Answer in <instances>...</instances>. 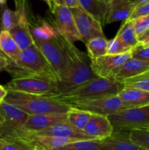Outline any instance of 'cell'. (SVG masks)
<instances>
[{
	"mask_svg": "<svg viewBox=\"0 0 149 150\" xmlns=\"http://www.w3.org/2000/svg\"><path fill=\"white\" fill-rule=\"evenodd\" d=\"M61 45L67 64V75L63 81L58 83L59 95H64L81 86L89 81L99 78L91 67V59L86 53L79 50L74 43L59 34L56 36Z\"/></svg>",
	"mask_w": 149,
	"mask_h": 150,
	"instance_id": "obj_1",
	"label": "cell"
},
{
	"mask_svg": "<svg viewBox=\"0 0 149 150\" xmlns=\"http://www.w3.org/2000/svg\"><path fill=\"white\" fill-rule=\"evenodd\" d=\"M6 71L12 79L37 78L58 82L57 74L34 43L23 50L15 62L9 59Z\"/></svg>",
	"mask_w": 149,
	"mask_h": 150,
	"instance_id": "obj_2",
	"label": "cell"
},
{
	"mask_svg": "<svg viewBox=\"0 0 149 150\" xmlns=\"http://www.w3.org/2000/svg\"><path fill=\"white\" fill-rule=\"evenodd\" d=\"M4 102L30 115L48 113H67L70 107L51 98L7 90Z\"/></svg>",
	"mask_w": 149,
	"mask_h": 150,
	"instance_id": "obj_3",
	"label": "cell"
},
{
	"mask_svg": "<svg viewBox=\"0 0 149 150\" xmlns=\"http://www.w3.org/2000/svg\"><path fill=\"white\" fill-rule=\"evenodd\" d=\"M123 88L124 85L119 82L102 78H96L89 81L67 93L51 97V98L60 103L94 99L108 95H117Z\"/></svg>",
	"mask_w": 149,
	"mask_h": 150,
	"instance_id": "obj_4",
	"label": "cell"
},
{
	"mask_svg": "<svg viewBox=\"0 0 149 150\" xmlns=\"http://www.w3.org/2000/svg\"><path fill=\"white\" fill-rule=\"evenodd\" d=\"M114 130H137L149 127V105L129 108L108 116Z\"/></svg>",
	"mask_w": 149,
	"mask_h": 150,
	"instance_id": "obj_5",
	"label": "cell"
},
{
	"mask_svg": "<svg viewBox=\"0 0 149 150\" xmlns=\"http://www.w3.org/2000/svg\"><path fill=\"white\" fill-rule=\"evenodd\" d=\"M71 108L87 111L92 114L109 116L127 109L118 95H108L94 99L63 103Z\"/></svg>",
	"mask_w": 149,
	"mask_h": 150,
	"instance_id": "obj_6",
	"label": "cell"
},
{
	"mask_svg": "<svg viewBox=\"0 0 149 150\" xmlns=\"http://www.w3.org/2000/svg\"><path fill=\"white\" fill-rule=\"evenodd\" d=\"M4 87L7 90L24 92L47 98L59 95L58 82L49 79L37 78L12 79Z\"/></svg>",
	"mask_w": 149,
	"mask_h": 150,
	"instance_id": "obj_7",
	"label": "cell"
},
{
	"mask_svg": "<svg viewBox=\"0 0 149 150\" xmlns=\"http://www.w3.org/2000/svg\"><path fill=\"white\" fill-rule=\"evenodd\" d=\"M33 40L35 45L40 50L57 74L58 83L63 81L67 75V58L56 37L48 40Z\"/></svg>",
	"mask_w": 149,
	"mask_h": 150,
	"instance_id": "obj_8",
	"label": "cell"
},
{
	"mask_svg": "<svg viewBox=\"0 0 149 150\" xmlns=\"http://www.w3.org/2000/svg\"><path fill=\"white\" fill-rule=\"evenodd\" d=\"M8 136L16 139L32 150H52L77 141L65 138L37 135L20 130H16Z\"/></svg>",
	"mask_w": 149,
	"mask_h": 150,
	"instance_id": "obj_9",
	"label": "cell"
},
{
	"mask_svg": "<svg viewBox=\"0 0 149 150\" xmlns=\"http://www.w3.org/2000/svg\"><path fill=\"white\" fill-rule=\"evenodd\" d=\"M80 39L85 45L91 39L105 38L100 22L81 8L71 9Z\"/></svg>",
	"mask_w": 149,
	"mask_h": 150,
	"instance_id": "obj_10",
	"label": "cell"
},
{
	"mask_svg": "<svg viewBox=\"0 0 149 150\" xmlns=\"http://www.w3.org/2000/svg\"><path fill=\"white\" fill-rule=\"evenodd\" d=\"M131 58V51L118 55H107L91 59V67L97 77L112 80L123 64Z\"/></svg>",
	"mask_w": 149,
	"mask_h": 150,
	"instance_id": "obj_11",
	"label": "cell"
},
{
	"mask_svg": "<svg viewBox=\"0 0 149 150\" xmlns=\"http://www.w3.org/2000/svg\"><path fill=\"white\" fill-rule=\"evenodd\" d=\"M53 14L55 16V24L60 35L72 43L81 41L71 9L56 5Z\"/></svg>",
	"mask_w": 149,
	"mask_h": 150,
	"instance_id": "obj_12",
	"label": "cell"
},
{
	"mask_svg": "<svg viewBox=\"0 0 149 150\" xmlns=\"http://www.w3.org/2000/svg\"><path fill=\"white\" fill-rule=\"evenodd\" d=\"M0 110L4 117V122L0 127V136H8L22 128L29 115L16 107L3 102L0 104Z\"/></svg>",
	"mask_w": 149,
	"mask_h": 150,
	"instance_id": "obj_13",
	"label": "cell"
},
{
	"mask_svg": "<svg viewBox=\"0 0 149 150\" xmlns=\"http://www.w3.org/2000/svg\"><path fill=\"white\" fill-rule=\"evenodd\" d=\"M62 122H67V113L35 114L29 116L23 127L19 130L34 133Z\"/></svg>",
	"mask_w": 149,
	"mask_h": 150,
	"instance_id": "obj_14",
	"label": "cell"
},
{
	"mask_svg": "<svg viewBox=\"0 0 149 150\" xmlns=\"http://www.w3.org/2000/svg\"><path fill=\"white\" fill-rule=\"evenodd\" d=\"M129 132L127 130H114L110 136L101 140L97 150H143L131 142Z\"/></svg>",
	"mask_w": 149,
	"mask_h": 150,
	"instance_id": "obj_15",
	"label": "cell"
},
{
	"mask_svg": "<svg viewBox=\"0 0 149 150\" xmlns=\"http://www.w3.org/2000/svg\"><path fill=\"white\" fill-rule=\"evenodd\" d=\"M113 130L108 116L92 114L83 131L93 139L103 140L110 136Z\"/></svg>",
	"mask_w": 149,
	"mask_h": 150,
	"instance_id": "obj_16",
	"label": "cell"
},
{
	"mask_svg": "<svg viewBox=\"0 0 149 150\" xmlns=\"http://www.w3.org/2000/svg\"><path fill=\"white\" fill-rule=\"evenodd\" d=\"M30 133H32V132H30ZM33 133L37 135H42V136L65 138V139H74V140L77 141L96 140V139H93V138L89 136L83 131L74 128L67 122L59 123V124L55 125L45 129V130L34 132Z\"/></svg>",
	"mask_w": 149,
	"mask_h": 150,
	"instance_id": "obj_17",
	"label": "cell"
},
{
	"mask_svg": "<svg viewBox=\"0 0 149 150\" xmlns=\"http://www.w3.org/2000/svg\"><path fill=\"white\" fill-rule=\"evenodd\" d=\"M8 32L21 51L26 49L34 43L29 30V16L26 8L22 12L17 24Z\"/></svg>",
	"mask_w": 149,
	"mask_h": 150,
	"instance_id": "obj_18",
	"label": "cell"
},
{
	"mask_svg": "<svg viewBox=\"0 0 149 150\" xmlns=\"http://www.w3.org/2000/svg\"><path fill=\"white\" fill-rule=\"evenodd\" d=\"M148 71L149 62L131 58L123 64L112 80L122 83L125 81L137 77Z\"/></svg>",
	"mask_w": 149,
	"mask_h": 150,
	"instance_id": "obj_19",
	"label": "cell"
},
{
	"mask_svg": "<svg viewBox=\"0 0 149 150\" xmlns=\"http://www.w3.org/2000/svg\"><path fill=\"white\" fill-rule=\"evenodd\" d=\"M117 95L127 109L149 105V92L147 91L124 87Z\"/></svg>",
	"mask_w": 149,
	"mask_h": 150,
	"instance_id": "obj_20",
	"label": "cell"
},
{
	"mask_svg": "<svg viewBox=\"0 0 149 150\" xmlns=\"http://www.w3.org/2000/svg\"><path fill=\"white\" fill-rule=\"evenodd\" d=\"M134 9L132 0H110L105 24L127 20Z\"/></svg>",
	"mask_w": 149,
	"mask_h": 150,
	"instance_id": "obj_21",
	"label": "cell"
},
{
	"mask_svg": "<svg viewBox=\"0 0 149 150\" xmlns=\"http://www.w3.org/2000/svg\"><path fill=\"white\" fill-rule=\"evenodd\" d=\"M29 26L33 39L48 40L59 35L56 26L45 20L34 21L29 18Z\"/></svg>",
	"mask_w": 149,
	"mask_h": 150,
	"instance_id": "obj_22",
	"label": "cell"
},
{
	"mask_svg": "<svg viewBox=\"0 0 149 150\" xmlns=\"http://www.w3.org/2000/svg\"><path fill=\"white\" fill-rule=\"evenodd\" d=\"M80 8L93 16L100 22L102 25L105 24L109 3L102 0H78Z\"/></svg>",
	"mask_w": 149,
	"mask_h": 150,
	"instance_id": "obj_23",
	"label": "cell"
},
{
	"mask_svg": "<svg viewBox=\"0 0 149 150\" xmlns=\"http://www.w3.org/2000/svg\"><path fill=\"white\" fill-rule=\"evenodd\" d=\"M0 51L13 62H15L20 57L22 51L8 31L2 30L0 33Z\"/></svg>",
	"mask_w": 149,
	"mask_h": 150,
	"instance_id": "obj_24",
	"label": "cell"
},
{
	"mask_svg": "<svg viewBox=\"0 0 149 150\" xmlns=\"http://www.w3.org/2000/svg\"><path fill=\"white\" fill-rule=\"evenodd\" d=\"M115 37L131 49H133L139 43L138 38L136 35L132 21L128 19L124 21Z\"/></svg>",
	"mask_w": 149,
	"mask_h": 150,
	"instance_id": "obj_25",
	"label": "cell"
},
{
	"mask_svg": "<svg viewBox=\"0 0 149 150\" xmlns=\"http://www.w3.org/2000/svg\"><path fill=\"white\" fill-rule=\"evenodd\" d=\"M91 115L87 111L70 107L67 112V122L74 128L83 131Z\"/></svg>",
	"mask_w": 149,
	"mask_h": 150,
	"instance_id": "obj_26",
	"label": "cell"
},
{
	"mask_svg": "<svg viewBox=\"0 0 149 150\" xmlns=\"http://www.w3.org/2000/svg\"><path fill=\"white\" fill-rule=\"evenodd\" d=\"M108 40L106 38H96L89 40L86 44L88 56L91 59L107 55Z\"/></svg>",
	"mask_w": 149,
	"mask_h": 150,
	"instance_id": "obj_27",
	"label": "cell"
},
{
	"mask_svg": "<svg viewBox=\"0 0 149 150\" xmlns=\"http://www.w3.org/2000/svg\"><path fill=\"white\" fill-rule=\"evenodd\" d=\"M101 140L76 141L52 150H97Z\"/></svg>",
	"mask_w": 149,
	"mask_h": 150,
	"instance_id": "obj_28",
	"label": "cell"
},
{
	"mask_svg": "<svg viewBox=\"0 0 149 150\" xmlns=\"http://www.w3.org/2000/svg\"><path fill=\"white\" fill-rule=\"evenodd\" d=\"M131 142L143 150H149V130L137 129L129 132Z\"/></svg>",
	"mask_w": 149,
	"mask_h": 150,
	"instance_id": "obj_29",
	"label": "cell"
},
{
	"mask_svg": "<svg viewBox=\"0 0 149 150\" xmlns=\"http://www.w3.org/2000/svg\"><path fill=\"white\" fill-rule=\"evenodd\" d=\"M124 87L135 88L149 92V71L123 82Z\"/></svg>",
	"mask_w": 149,
	"mask_h": 150,
	"instance_id": "obj_30",
	"label": "cell"
},
{
	"mask_svg": "<svg viewBox=\"0 0 149 150\" xmlns=\"http://www.w3.org/2000/svg\"><path fill=\"white\" fill-rule=\"evenodd\" d=\"M0 150H32L15 138L0 136Z\"/></svg>",
	"mask_w": 149,
	"mask_h": 150,
	"instance_id": "obj_31",
	"label": "cell"
},
{
	"mask_svg": "<svg viewBox=\"0 0 149 150\" xmlns=\"http://www.w3.org/2000/svg\"><path fill=\"white\" fill-rule=\"evenodd\" d=\"M132 49L123 43L118 38L115 37L114 38L108 40V48H107V54L109 55H118L129 53Z\"/></svg>",
	"mask_w": 149,
	"mask_h": 150,
	"instance_id": "obj_32",
	"label": "cell"
},
{
	"mask_svg": "<svg viewBox=\"0 0 149 150\" xmlns=\"http://www.w3.org/2000/svg\"><path fill=\"white\" fill-rule=\"evenodd\" d=\"M132 22L137 38L141 36L149 29V15L137 18L132 20Z\"/></svg>",
	"mask_w": 149,
	"mask_h": 150,
	"instance_id": "obj_33",
	"label": "cell"
},
{
	"mask_svg": "<svg viewBox=\"0 0 149 150\" xmlns=\"http://www.w3.org/2000/svg\"><path fill=\"white\" fill-rule=\"evenodd\" d=\"M131 58L149 62V47L143 46L138 43L131 51Z\"/></svg>",
	"mask_w": 149,
	"mask_h": 150,
	"instance_id": "obj_34",
	"label": "cell"
},
{
	"mask_svg": "<svg viewBox=\"0 0 149 150\" xmlns=\"http://www.w3.org/2000/svg\"><path fill=\"white\" fill-rule=\"evenodd\" d=\"M149 15V1L144 3V4H140L134 7L132 13L129 18L128 20L132 21L137 18L140 17V16H148Z\"/></svg>",
	"mask_w": 149,
	"mask_h": 150,
	"instance_id": "obj_35",
	"label": "cell"
},
{
	"mask_svg": "<svg viewBox=\"0 0 149 150\" xmlns=\"http://www.w3.org/2000/svg\"><path fill=\"white\" fill-rule=\"evenodd\" d=\"M55 4L72 8H80L78 0H55Z\"/></svg>",
	"mask_w": 149,
	"mask_h": 150,
	"instance_id": "obj_36",
	"label": "cell"
},
{
	"mask_svg": "<svg viewBox=\"0 0 149 150\" xmlns=\"http://www.w3.org/2000/svg\"><path fill=\"white\" fill-rule=\"evenodd\" d=\"M9 59L3 54H0V72L5 70L8 65Z\"/></svg>",
	"mask_w": 149,
	"mask_h": 150,
	"instance_id": "obj_37",
	"label": "cell"
},
{
	"mask_svg": "<svg viewBox=\"0 0 149 150\" xmlns=\"http://www.w3.org/2000/svg\"><path fill=\"white\" fill-rule=\"evenodd\" d=\"M7 95V89L4 86L0 85V104L4 101Z\"/></svg>",
	"mask_w": 149,
	"mask_h": 150,
	"instance_id": "obj_38",
	"label": "cell"
},
{
	"mask_svg": "<svg viewBox=\"0 0 149 150\" xmlns=\"http://www.w3.org/2000/svg\"><path fill=\"white\" fill-rule=\"evenodd\" d=\"M148 1H149V0H132V3H133V6H134V7H136L137 6L140 5V4L148 2Z\"/></svg>",
	"mask_w": 149,
	"mask_h": 150,
	"instance_id": "obj_39",
	"label": "cell"
},
{
	"mask_svg": "<svg viewBox=\"0 0 149 150\" xmlns=\"http://www.w3.org/2000/svg\"><path fill=\"white\" fill-rule=\"evenodd\" d=\"M48 7H49L50 10L52 13H53L54 9H55V0H48Z\"/></svg>",
	"mask_w": 149,
	"mask_h": 150,
	"instance_id": "obj_40",
	"label": "cell"
},
{
	"mask_svg": "<svg viewBox=\"0 0 149 150\" xmlns=\"http://www.w3.org/2000/svg\"><path fill=\"white\" fill-rule=\"evenodd\" d=\"M139 43L141 44L142 45L145 47H149V36L147 38H144L143 40H142L141 41H139Z\"/></svg>",
	"mask_w": 149,
	"mask_h": 150,
	"instance_id": "obj_41",
	"label": "cell"
},
{
	"mask_svg": "<svg viewBox=\"0 0 149 150\" xmlns=\"http://www.w3.org/2000/svg\"><path fill=\"white\" fill-rule=\"evenodd\" d=\"M148 36H149V29H148V30L146 31V32H145L144 34H143V35H142L141 36L139 37V38H138V40L139 41H141L142 40H143V39H144V38H147V37H148Z\"/></svg>",
	"mask_w": 149,
	"mask_h": 150,
	"instance_id": "obj_42",
	"label": "cell"
},
{
	"mask_svg": "<svg viewBox=\"0 0 149 150\" xmlns=\"http://www.w3.org/2000/svg\"><path fill=\"white\" fill-rule=\"evenodd\" d=\"M7 7V6L6 4H0V21L1 19V16H2V13L4 12V10H5Z\"/></svg>",
	"mask_w": 149,
	"mask_h": 150,
	"instance_id": "obj_43",
	"label": "cell"
},
{
	"mask_svg": "<svg viewBox=\"0 0 149 150\" xmlns=\"http://www.w3.org/2000/svg\"><path fill=\"white\" fill-rule=\"evenodd\" d=\"M4 115H3L1 111L0 110V127H1V125L4 123Z\"/></svg>",
	"mask_w": 149,
	"mask_h": 150,
	"instance_id": "obj_44",
	"label": "cell"
},
{
	"mask_svg": "<svg viewBox=\"0 0 149 150\" xmlns=\"http://www.w3.org/2000/svg\"><path fill=\"white\" fill-rule=\"evenodd\" d=\"M7 0H0V4H6Z\"/></svg>",
	"mask_w": 149,
	"mask_h": 150,
	"instance_id": "obj_45",
	"label": "cell"
},
{
	"mask_svg": "<svg viewBox=\"0 0 149 150\" xmlns=\"http://www.w3.org/2000/svg\"><path fill=\"white\" fill-rule=\"evenodd\" d=\"M2 30H3V29H2V26H1V21H0V33H1V32ZM0 54H2V53H1V51H0Z\"/></svg>",
	"mask_w": 149,
	"mask_h": 150,
	"instance_id": "obj_46",
	"label": "cell"
},
{
	"mask_svg": "<svg viewBox=\"0 0 149 150\" xmlns=\"http://www.w3.org/2000/svg\"><path fill=\"white\" fill-rule=\"evenodd\" d=\"M42 1H45V2L47 3V4H48V0H42Z\"/></svg>",
	"mask_w": 149,
	"mask_h": 150,
	"instance_id": "obj_47",
	"label": "cell"
},
{
	"mask_svg": "<svg viewBox=\"0 0 149 150\" xmlns=\"http://www.w3.org/2000/svg\"><path fill=\"white\" fill-rule=\"evenodd\" d=\"M148 130H149V127H148Z\"/></svg>",
	"mask_w": 149,
	"mask_h": 150,
	"instance_id": "obj_48",
	"label": "cell"
}]
</instances>
